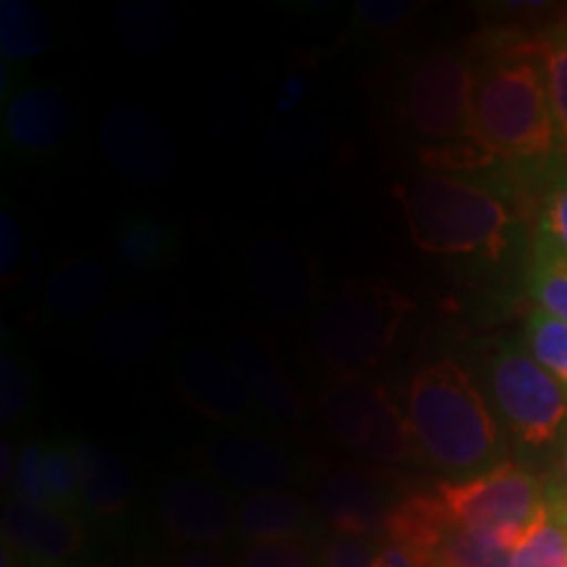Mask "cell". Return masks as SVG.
<instances>
[{"instance_id":"cell-8","label":"cell","mask_w":567,"mask_h":567,"mask_svg":"<svg viewBox=\"0 0 567 567\" xmlns=\"http://www.w3.org/2000/svg\"><path fill=\"white\" fill-rule=\"evenodd\" d=\"M488 389L502 423L528 450L555 444L567 423V394L528 352L502 347L488 363Z\"/></svg>"},{"instance_id":"cell-38","label":"cell","mask_w":567,"mask_h":567,"mask_svg":"<svg viewBox=\"0 0 567 567\" xmlns=\"http://www.w3.org/2000/svg\"><path fill=\"white\" fill-rule=\"evenodd\" d=\"M27 250V237L19 218L13 213H0V279L11 281L21 268V258Z\"/></svg>"},{"instance_id":"cell-40","label":"cell","mask_w":567,"mask_h":567,"mask_svg":"<svg viewBox=\"0 0 567 567\" xmlns=\"http://www.w3.org/2000/svg\"><path fill=\"white\" fill-rule=\"evenodd\" d=\"M163 567H237V565H229L221 555H216V551L210 549H189V551H179V555H174Z\"/></svg>"},{"instance_id":"cell-32","label":"cell","mask_w":567,"mask_h":567,"mask_svg":"<svg viewBox=\"0 0 567 567\" xmlns=\"http://www.w3.org/2000/svg\"><path fill=\"white\" fill-rule=\"evenodd\" d=\"M45 486L53 507L80 513V465L76 446L69 439L45 444Z\"/></svg>"},{"instance_id":"cell-12","label":"cell","mask_w":567,"mask_h":567,"mask_svg":"<svg viewBox=\"0 0 567 567\" xmlns=\"http://www.w3.org/2000/svg\"><path fill=\"white\" fill-rule=\"evenodd\" d=\"M174 381L195 413L226 429H243L264 417L231 360L208 344L184 347L176 358Z\"/></svg>"},{"instance_id":"cell-4","label":"cell","mask_w":567,"mask_h":567,"mask_svg":"<svg viewBox=\"0 0 567 567\" xmlns=\"http://www.w3.org/2000/svg\"><path fill=\"white\" fill-rule=\"evenodd\" d=\"M413 308L394 284L344 281L318 316L313 350L334 375H363L392 352Z\"/></svg>"},{"instance_id":"cell-11","label":"cell","mask_w":567,"mask_h":567,"mask_svg":"<svg viewBox=\"0 0 567 567\" xmlns=\"http://www.w3.org/2000/svg\"><path fill=\"white\" fill-rule=\"evenodd\" d=\"M405 496L400 484L384 473L344 467L318 478L310 505L331 536L381 538L394 507Z\"/></svg>"},{"instance_id":"cell-14","label":"cell","mask_w":567,"mask_h":567,"mask_svg":"<svg viewBox=\"0 0 567 567\" xmlns=\"http://www.w3.org/2000/svg\"><path fill=\"white\" fill-rule=\"evenodd\" d=\"M87 544L82 513L11 496L3 509V549L24 567H63Z\"/></svg>"},{"instance_id":"cell-35","label":"cell","mask_w":567,"mask_h":567,"mask_svg":"<svg viewBox=\"0 0 567 567\" xmlns=\"http://www.w3.org/2000/svg\"><path fill=\"white\" fill-rule=\"evenodd\" d=\"M237 567H318V547L313 542L247 544Z\"/></svg>"},{"instance_id":"cell-42","label":"cell","mask_w":567,"mask_h":567,"mask_svg":"<svg viewBox=\"0 0 567 567\" xmlns=\"http://www.w3.org/2000/svg\"><path fill=\"white\" fill-rule=\"evenodd\" d=\"M3 567H24V565H21L19 559L13 557L9 549H3ZM63 567H92V565H84V563H71V565H63Z\"/></svg>"},{"instance_id":"cell-31","label":"cell","mask_w":567,"mask_h":567,"mask_svg":"<svg viewBox=\"0 0 567 567\" xmlns=\"http://www.w3.org/2000/svg\"><path fill=\"white\" fill-rule=\"evenodd\" d=\"M534 250L567 258V166L551 174L538 203Z\"/></svg>"},{"instance_id":"cell-1","label":"cell","mask_w":567,"mask_h":567,"mask_svg":"<svg viewBox=\"0 0 567 567\" xmlns=\"http://www.w3.org/2000/svg\"><path fill=\"white\" fill-rule=\"evenodd\" d=\"M405 413L421 460L446 484L484 476L507 463L502 423L455 360H434L410 379Z\"/></svg>"},{"instance_id":"cell-33","label":"cell","mask_w":567,"mask_h":567,"mask_svg":"<svg viewBox=\"0 0 567 567\" xmlns=\"http://www.w3.org/2000/svg\"><path fill=\"white\" fill-rule=\"evenodd\" d=\"M34 379L24 360L17 352L3 350L0 358V423L19 425L32 413Z\"/></svg>"},{"instance_id":"cell-37","label":"cell","mask_w":567,"mask_h":567,"mask_svg":"<svg viewBox=\"0 0 567 567\" xmlns=\"http://www.w3.org/2000/svg\"><path fill=\"white\" fill-rule=\"evenodd\" d=\"M381 538L329 536L318 547V567H375Z\"/></svg>"},{"instance_id":"cell-24","label":"cell","mask_w":567,"mask_h":567,"mask_svg":"<svg viewBox=\"0 0 567 567\" xmlns=\"http://www.w3.org/2000/svg\"><path fill=\"white\" fill-rule=\"evenodd\" d=\"M455 528V523L450 520L442 496L436 494H408L400 505L394 507L392 517H389L384 534V542L408 544V547L421 549L425 555L434 557L442 549L444 538L450 536V530Z\"/></svg>"},{"instance_id":"cell-39","label":"cell","mask_w":567,"mask_h":567,"mask_svg":"<svg viewBox=\"0 0 567 567\" xmlns=\"http://www.w3.org/2000/svg\"><path fill=\"white\" fill-rule=\"evenodd\" d=\"M305 92H308V82H305L302 76H289V80H284L279 95H276V111H279L281 116L297 111L305 101Z\"/></svg>"},{"instance_id":"cell-17","label":"cell","mask_w":567,"mask_h":567,"mask_svg":"<svg viewBox=\"0 0 567 567\" xmlns=\"http://www.w3.org/2000/svg\"><path fill=\"white\" fill-rule=\"evenodd\" d=\"M74 109L69 95L51 84H30L11 92L3 109V140L27 158L51 155L66 142Z\"/></svg>"},{"instance_id":"cell-41","label":"cell","mask_w":567,"mask_h":567,"mask_svg":"<svg viewBox=\"0 0 567 567\" xmlns=\"http://www.w3.org/2000/svg\"><path fill=\"white\" fill-rule=\"evenodd\" d=\"M547 499L557 502L559 507L567 509V436H565V442H563V452H559L557 476L547 486Z\"/></svg>"},{"instance_id":"cell-2","label":"cell","mask_w":567,"mask_h":567,"mask_svg":"<svg viewBox=\"0 0 567 567\" xmlns=\"http://www.w3.org/2000/svg\"><path fill=\"white\" fill-rule=\"evenodd\" d=\"M473 137L494 161L536 172L559 153L542 38L488 53L473 84Z\"/></svg>"},{"instance_id":"cell-36","label":"cell","mask_w":567,"mask_h":567,"mask_svg":"<svg viewBox=\"0 0 567 567\" xmlns=\"http://www.w3.org/2000/svg\"><path fill=\"white\" fill-rule=\"evenodd\" d=\"M421 6L413 0H358L354 19L375 34H396L417 17Z\"/></svg>"},{"instance_id":"cell-30","label":"cell","mask_w":567,"mask_h":567,"mask_svg":"<svg viewBox=\"0 0 567 567\" xmlns=\"http://www.w3.org/2000/svg\"><path fill=\"white\" fill-rule=\"evenodd\" d=\"M436 567H513V549L455 526L436 551Z\"/></svg>"},{"instance_id":"cell-13","label":"cell","mask_w":567,"mask_h":567,"mask_svg":"<svg viewBox=\"0 0 567 567\" xmlns=\"http://www.w3.org/2000/svg\"><path fill=\"white\" fill-rule=\"evenodd\" d=\"M197 460L213 478L247 494L287 492L297 481L295 457L271 439L245 429H226L197 446Z\"/></svg>"},{"instance_id":"cell-15","label":"cell","mask_w":567,"mask_h":567,"mask_svg":"<svg viewBox=\"0 0 567 567\" xmlns=\"http://www.w3.org/2000/svg\"><path fill=\"white\" fill-rule=\"evenodd\" d=\"M158 513L163 530L189 547H221L237 534V507L208 478H168L161 488Z\"/></svg>"},{"instance_id":"cell-3","label":"cell","mask_w":567,"mask_h":567,"mask_svg":"<svg viewBox=\"0 0 567 567\" xmlns=\"http://www.w3.org/2000/svg\"><path fill=\"white\" fill-rule=\"evenodd\" d=\"M413 243L423 252L494 260L513 234V187L476 174L429 172L396 189Z\"/></svg>"},{"instance_id":"cell-19","label":"cell","mask_w":567,"mask_h":567,"mask_svg":"<svg viewBox=\"0 0 567 567\" xmlns=\"http://www.w3.org/2000/svg\"><path fill=\"white\" fill-rule=\"evenodd\" d=\"M321 530L310 499L292 492L247 494L237 505V534L247 544L310 542Z\"/></svg>"},{"instance_id":"cell-27","label":"cell","mask_w":567,"mask_h":567,"mask_svg":"<svg viewBox=\"0 0 567 567\" xmlns=\"http://www.w3.org/2000/svg\"><path fill=\"white\" fill-rule=\"evenodd\" d=\"M542 66L555 116L557 145L567 158V17L542 34Z\"/></svg>"},{"instance_id":"cell-18","label":"cell","mask_w":567,"mask_h":567,"mask_svg":"<svg viewBox=\"0 0 567 567\" xmlns=\"http://www.w3.org/2000/svg\"><path fill=\"white\" fill-rule=\"evenodd\" d=\"M224 354L245 379L260 415L279 425L302 421L305 400L300 389L295 386L289 373L266 347L252 342V339H231L224 347Z\"/></svg>"},{"instance_id":"cell-28","label":"cell","mask_w":567,"mask_h":567,"mask_svg":"<svg viewBox=\"0 0 567 567\" xmlns=\"http://www.w3.org/2000/svg\"><path fill=\"white\" fill-rule=\"evenodd\" d=\"M523 337H526V352L567 394V323L536 308L528 316Z\"/></svg>"},{"instance_id":"cell-21","label":"cell","mask_w":567,"mask_h":567,"mask_svg":"<svg viewBox=\"0 0 567 567\" xmlns=\"http://www.w3.org/2000/svg\"><path fill=\"white\" fill-rule=\"evenodd\" d=\"M113 292V266L92 255L69 258L51 274L45 310L55 321H80L103 308Z\"/></svg>"},{"instance_id":"cell-25","label":"cell","mask_w":567,"mask_h":567,"mask_svg":"<svg viewBox=\"0 0 567 567\" xmlns=\"http://www.w3.org/2000/svg\"><path fill=\"white\" fill-rule=\"evenodd\" d=\"M53 45V27L48 13L32 0L0 3V53L3 61L21 63L40 59Z\"/></svg>"},{"instance_id":"cell-7","label":"cell","mask_w":567,"mask_h":567,"mask_svg":"<svg viewBox=\"0 0 567 567\" xmlns=\"http://www.w3.org/2000/svg\"><path fill=\"white\" fill-rule=\"evenodd\" d=\"M450 520L471 534L513 549L526 538L547 507V486L513 460L460 484H439Z\"/></svg>"},{"instance_id":"cell-6","label":"cell","mask_w":567,"mask_h":567,"mask_svg":"<svg viewBox=\"0 0 567 567\" xmlns=\"http://www.w3.org/2000/svg\"><path fill=\"white\" fill-rule=\"evenodd\" d=\"M321 417L331 439L375 465L423 463L408 413L365 375H334L323 386Z\"/></svg>"},{"instance_id":"cell-23","label":"cell","mask_w":567,"mask_h":567,"mask_svg":"<svg viewBox=\"0 0 567 567\" xmlns=\"http://www.w3.org/2000/svg\"><path fill=\"white\" fill-rule=\"evenodd\" d=\"M179 250L172 226L147 213H132L116 226L113 237V258L116 268L126 274H155L172 266Z\"/></svg>"},{"instance_id":"cell-22","label":"cell","mask_w":567,"mask_h":567,"mask_svg":"<svg viewBox=\"0 0 567 567\" xmlns=\"http://www.w3.org/2000/svg\"><path fill=\"white\" fill-rule=\"evenodd\" d=\"M113 30L126 51L153 59L179 42L182 13L166 0H122L113 9Z\"/></svg>"},{"instance_id":"cell-34","label":"cell","mask_w":567,"mask_h":567,"mask_svg":"<svg viewBox=\"0 0 567 567\" xmlns=\"http://www.w3.org/2000/svg\"><path fill=\"white\" fill-rule=\"evenodd\" d=\"M45 444L48 442H40V439H30L19 450L11 476V496L32 502V505L53 507L45 486Z\"/></svg>"},{"instance_id":"cell-9","label":"cell","mask_w":567,"mask_h":567,"mask_svg":"<svg viewBox=\"0 0 567 567\" xmlns=\"http://www.w3.org/2000/svg\"><path fill=\"white\" fill-rule=\"evenodd\" d=\"M239 268L247 292L276 318H302L318 305L321 276L310 252L274 231H258L243 245Z\"/></svg>"},{"instance_id":"cell-26","label":"cell","mask_w":567,"mask_h":567,"mask_svg":"<svg viewBox=\"0 0 567 567\" xmlns=\"http://www.w3.org/2000/svg\"><path fill=\"white\" fill-rule=\"evenodd\" d=\"M513 567H567V509L547 499L542 517L513 551Z\"/></svg>"},{"instance_id":"cell-5","label":"cell","mask_w":567,"mask_h":567,"mask_svg":"<svg viewBox=\"0 0 567 567\" xmlns=\"http://www.w3.org/2000/svg\"><path fill=\"white\" fill-rule=\"evenodd\" d=\"M473 61L450 48H436L410 61L396 105L410 132L425 142L423 163L481 151L473 137Z\"/></svg>"},{"instance_id":"cell-16","label":"cell","mask_w":567,"mask_h":567,"mask_svg":"<svg viewBox=\"0 0 567 567\" xmlns=\"http://www.w3.org/2000/svg\"><path fill=\"white\" fill-rule=\"evenodd\" d=\"M168 313L153 297H132L101 310L90 331L92 354L109 368H132L161 350Z\"/></svg>"},{"instance_id":"cell-10","label":"cell","mask_w":567,"mask_h":567,"mask_svg":"<svg viewBox=\"0 0 567 567\" xmlns=\"http://www.w3.org/2000/svg\"><path fill=\"white\" fill-rule=\"evenodd\" d=\"M97 145L111 172L137 187L172 182L179 168V145L172 130L145 105L118 103L105 111Z\"/></svg>"},{"instance_id":"cell-20","label":"cell","mask_w":567,"mask_h":567,"mask_svg":"<svg viewBox=\"0 0 567 567\" xmlns=\"http://www.w3.org/2000/svg\"><path fill=\"white\" fill-rule=\"evenodd\" d=\"M80 465V513L101 520L124 515L134 502L137 478L118 452L101 444L74 442Z\"/></svg>"},{"instance_id":"cell-29","label":"cell","mask_w":567,"mask_h":567,"mask_svg":"<svg viewBox=\"0 0 567 567\" xmlns=\"http://www.w3.org/2000/svg\"><path fill=\"white\" fill-rule=\"evenodd\" d=\"M528 292L538 310L567 323V258L530 250Z\"/></svg>"}]
</instances>
